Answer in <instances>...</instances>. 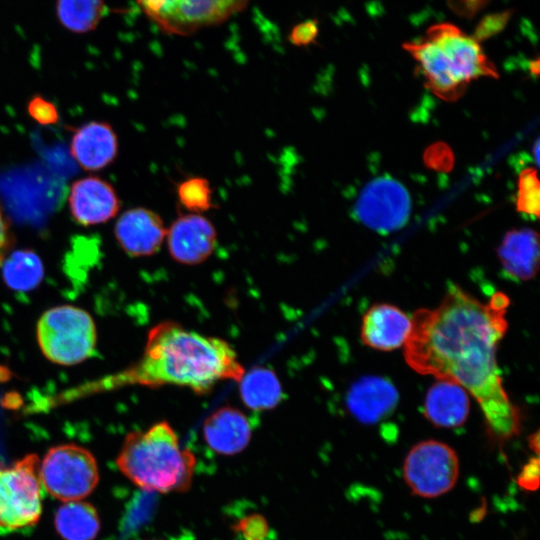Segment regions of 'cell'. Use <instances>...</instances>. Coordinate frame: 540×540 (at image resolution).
<instances>
[{
  "label": "cell",
  "instance_id": "cell-1",
  "mask_svg": "<svg viewBox=\"0 0 540 540\" xmlns=\"http://www.w3.org/2000/svg\"><path fill=\"white\" fill-rule=\"evenodd\" d=\"M508 306L502 292L482 303L452 284L436 308L414 313L404 345L405 360L414 371L455 382L477 401L490 440L500 446L521 430L520 411L505 390L497 363Z\"/></svg>",
  "mask_w": 540,
  "mask_h": 540
},
{
  "label": "cell",
  "instance_id": "cell-2",
  "mask_svg": "<svg viewBox=\"0 0 540 540\" xmlns=\"http://www.w3.org/2000/svg\"><path fill=\"white\" fill-rule=\"evenodd\" d=\"M244 372L235 350L225 340L164 321L149 331L141 359L110 377L107 387L174 385L202 395L220 381H239Z\"/></svg>",
  "mask_w": 540,
  "mask_h": 540
},
{
  "label": "cell",
  "instance_id": "cell-3",
  "mask_svg": "<svg viewBox=\"0 0 540 540\" xmlns=\"http://www.w3.org/2000/svg\"><path fill=\"white\" fill-rule=\"evenodd\" d=\"M403 48L416 61L426 87L445 101L459 99L478 78L498 77L479 41L451 23L430 26L423 38Z\"/></svg>",
  "mask_w": 540,
  "mask_h": 540
},
{
  "label": "cell",
  "instance_id": "cell-4",
  "mask_svg": "<svg viewBox=\"0 0 540 540\" xmlns=\"http://www.w3.org/2000/svg\"><path fill=\"white\" fill-rule=\"evenodd\" d=\"M120 472L147 492L187 491L196 467L195 455L180 445L178 435L166 421L144 431H132L116 457Z\"/></svg>",
  "mask_w": 540,
  "mask_h": 540
},
{
  "label": "cell",
  "instance_id": "cell-5",
  "mask_svg": "<svg viewBox=\"0 0 540 540\" xmlns=\"http://www.w3.org/2000/svg\"><path fill=\"white\" fill-rule=\"evenodd\" d=\"M36 335L43 355L64 366L79 364L92 356L97 341L91 315L71 305L46 310L38 320Z\"/></svg>",
  "mask_w": 540,
  "mask_h": 540
},
{
  "label": "cell",
  "instance_id": "cell-6",
  "mask_svg": "<svg viewBox=\"0 0 540 540\" xmlns=\"http://www.w3.org/2000/svg\"><path fill=\"white\" fill-rule=\"evenodd\" d=\"M40 460L35 454L4 465L0 463V531L37 524L42 513Z\"/></svg>",
  "mask_w": 540,
  "mask_h": 540
},
{
  "label": "cell",
  "instance_id": "cell-7",
  "mask_svg": "<svg viewBox=\"0 0 540 540\" xmlns=\"http://www.w3.org/2000/svg\"><path fill=\"white\" fill-rule=\"evenodd\" d=\"M39 472L42 488L62 502L83 500L99 482L96 458L77 444L51 447L40 461Z\"/></svg>",
  "mask_w": 540,
  "mask_h": 540
},
{
  "label": "cell",
  "instance_id": "cell-8",
  "mask_svg": "<svg viewBox=\"0 0 540 540\" xmlns=\"http://www.w3.org/2000/svg\"><path fill=\"white\" fill-rule=\"evenodd\" d=\"M142 12L166 34L188 36L219 25L241 12L249 0H136Z\"/></svg>",
  "mask_w": 540,
  "mask_h": 540
},
{
  "label": "cell",
  "instance_id": "cell-9",
  "mask_svg": "<svg viewBox=\"0 0 540 540\" xmlns=\"http://www.w3.org/2000/svg\"><path fill=\"white\" fill-rule=\"evenodd\" d=\"M459 469V458L452 447L438 440H425L406 455L403 478L413 495L431 499L454 488Z\"/></svg>",
  "mask_w": 540,
  "mask_h": 540
},
{
  "label": "cell",
  "instance_id": "cell-10",
  "mask_svg": "<svg viewBox=\"0 0 540 540\" xmlns=\"http://www.w3.org/2000/svg\"><path fill=\"white\" fill-rule=\"evenodd\" d=\"M411 199L406 188L390 176L370 181L354 207L355 218L379 233L402 228L409 219Z\"/></svg>",
  "mask_w": 540,
  "mask_h": 540
},
{
  "label": "cell",
  "instance_id": "cell-11",
  "mask_svg": "<svg viewBox=\"0 0 540 540\" xmlns=\"http://www.w3.org/2000/svg\"><path fill=\"white\" fill-rule=\"evenodd\" d=\"M166 243L171 258L184 265L207 260L217 246V231L204 214L186 213L167 227Z\"/></svg>",
  "mask_w": 540,
  "mask_h": 540
},
{
  "label": "cell",
  "instance_id": "cell-12",
  "mask_svg": "<svg viewBox=\"0 0 540 540\" xmlns=\"http://www.w3.org/2000/svg\"><path fill=\"white\" fill-rule=\"evenodd\" d=\"M68 205L76 223L92 226L113 219L120 210L121 201L109 182L91 175L72 183Z\"/></svg>",
  "mask_w": 540,
  "mask_h": 540
},
{
  "label": "cell",
  "instance_id": "cell-13",
  "mask_svg": "<svg viewBox=\"0 0 540 540\" xmlns=\"http://www.w3.org/2000/svg\"><path fill=\"white\" fill-rule=\"evenodd\" d=\"M167 227L162 217L146 207L124 211L114 226V235L122 250L132 257L155 254L166 238Z\"/></svg>",
  "mask_w": 540,
  "mask_h": 540
},
{
  "label": "cell",
  "instance_id": "cell-14",
  "mask_svg": "<svg viewBox=\"0 0 540 540\" xmlns=\"http://www.w3.org/2000/svg\"><path fill=\"white\" fill-rule=\"evenodd\" d=\"M119 150L118 136L113 127L103 121H90L78 127L72 135L70 152L86 171H98L111 164Z\"/></svg>",
  "mask_w": 540,
  "mask_h": 540
},
{
  "label": "cell",
  "instance_id": "cell-15",
  "mask_svg": "<svg viewBox=\"0 0 540 540\" xmlns=\"http://www.w3.org/2000/svg\"><path fill=\"white\" fill-rule=\"evenodd\" d=\"M412 330V320L396 306L376 304L364 315L362 342L373 349L391 351L405 345Z\"/></svg>",
  "mask_w": 540,
  "mask_h": 540
},
{
  "label": "cell",
  "instance_id": "cell-16",
  "mask_svg": "<svg viewBox=\"0 0 540 540\" xmlns=\"http://www.w3.org/2000/svg\"><path fill=\"white\" fill-rule=\"evenodd\" d=\"M398 400L396 387L379 376L362 377L352 384L347 394L350 413L364 424H374L388 416Z\"/></svg>",
  "mask_w": 540,
  "mask_h": 540
},
{
  "label": "cell",
  "instance_id": "cell-17",
  "mask_svg": "<svg viewBox=\"0 0 540 540\" xmlns=\"http://www.w3.org/2000/svg\"><path fill=\"white\" fill-rule=\"evenodd\" d=\"M203 437L214 452L226 456L236 455L249 445L252 424L241 410L223 406L206 418Z\"/></svg>",
  "mask_w": 540,
  "mask_h": 540
},
{
  "label": "cell",
  "instance_id": "cell-18",
  "mask_svg": "<svg viewBox=\"0 0 540 540\" xmlns=\"http://www.w3.org/2000/svg\"><path fill=\"white\" fill-rule=\"evenodd\" d=\"M469 410V394L455 382L438 379L427 391L424 414L438 428H456L463 425Z\"/></svg>",
  "mask_w": 540,
  "mask_h": 540
},
{
  "label": "cell",
  "instance_id": "cell-19",
  "mask_svg": "<svg viewBox=\"0 0 540 540\" xmlns=\"http://www.w3.org/2000/svg\"><path fill=\"white\" fill-rule=\"evenodd\" d=\"M501 266L516 281L532 279L539 265L538 234L529 228L509 231L498 249Z\"/></svg>",
  "mask_w": 540,
  "mask_h": 540
},
{
  "label": "cell",
  "instance_id": "cell-20",
  "mask_svg": "<svg viewBox=\"0 0 540 540\" xmlns=\"http://www.w3.org/2000/svg\"><path fill=\"white\" fill-rule=\"evenodd\" d=\"M54 526L63 540H94L101 523L96 508L89 502H63L55 513Z\"/></svg>",
  "mask_w": 540,
  "mask_h": 540
},
{
  "label": "cell",
  "instance_id": "cell-21",
  "mask_svg": "<svg viewBox=\"0 0 540 540\" xmlns=\"http://www.w3.org/2000/svg\"><path fill=\"white\" fill-rule=\"evenodd\" d=\"M238 382L240 398L251 410H270L283 400L282 385L275 372L269 368L254 367L244 372Z\"/></svg>",
  "mask_w": 540,
  "mask_h": 540
},
{
  "label": "cell",
  "instance_id": "cell-22",
  "mask_svg": "<svg viewBox=\"0 0 540 540\" xmlns=\"http://www.w3.org/2000/svg\"><path fill=\"white\" fill-rule=\"evenodd\" d=\"M0 266L5 284L17 292L35 289L44 277L42 260L30 249L11 251Z\"/></svg>",
  "mask_w": 540,
  "mask_h": 540
},
{
  "label": "cell",
  "instance_id": "cell-23",
  "mask_svg": "<svg viewBox=\"0 0 540 540\" xmlns=\"http://www.w3.org/2000/svg\"><path fill=\"white\" fill-rule=\"evenodd\" d=\"M104 0H57L56 14L61 25L74 33L94 30L105 16Z\"/></svg>",
  "mask_w": 540,
  "mask_h": 540
},
{
  "label": "cell",
  "instance_id": "cell-24",
  "mask_svg": "<svg viewBox=\"0 0 540 540\" xmlns=\"http://www.w3.org/2000/svg\"><path fill=\"white\" fill-rule=\"evenodd\" d=\"M176 194L181 206L189 213L203 214L214 207L212 186L205 177L184 179L177 185Z\"/></svg>",
  "mask_w": 540,
  "mask_h": 540
},
{
  "label": "cell",
  "instance_id": "cell-25",
  "mask_svg": "<svg viewBox=\"0 0 540 540\" xmlns=\"http://www.w3.org/2000/svg\"><path fill=\"white\" fill-rule=\"evenodd\" d=\"M539 203L540 187L537 172L533 168H526L519 176L517 210L527 216L538 218Z\"/></svg>",
  "mask_w": 540,
  "mask_h": 540
},
{
  "label": "cell",
  "instance_id": "cell-26",
  "mask_svg": "<svg viewBox=\"0 0 540 540\" xmlns=\"http://www.w3.org/2000/svg\"><path fill=\"white\" fill-rule=\"evenodd\" d=\"M244 540H269V525L260 514H249L242 517L233 527Z\"/></svg>",
  "mask_w": 540,
  "mask_h": 540
},
{
  "label": "cell",
  "instance_id": "cell-27",
  "mask_svg": "<svg viewBox=\"0 0 540 540\" xmlns=\"http://www.w3.org/2000/svg\"><path fill=\"white\" fill-rule=\"evenodd\" d=\"M28 115L40 125H54L59 121L56 106L40 95H34L27 103Z\"/></svg>",
  "mask_w": 540,
  "mask_h": 540
},
{
  "label": "cell",
  "instance_id": "cell-28",
  "mask_svg": "<svg viewBox=\"0 0 540 540\" xmlns=\"http://www.w3.org/2000/svg\"><path fill=\"white\" fill-rule=\"evenodd\" d=\"M517 484L525 491H536L539 487V458H531L521 469Z\"/></svg>",
  "mask_w": 540,
  "mask_h": 540
},
{
  "label": "cell",
  "instance_id": "cell-29",
  "mask_svg": "<svg viewBox=\"0 0 540 540\" xmlns=\"http://www.w3.org/2000/svg\"><path fill=\"white\" fill-rule=\"evenodd\" d=\"M318 34L317 22L307 20L295 26L290 34V41L297 46H305L313 42Z\"/></svg>",
  "mask_w": 540,
  "mask_h": 540
},
{
  "label": "cell",
  "instance_id": "cell-30",
  "mask_svg": "<svg viewBox=\"0 0 540 540\" xmlns=\"http://www.w3.org/2000/svg\"><path fill=\"white\" fill-rule=\"evenodd\" d=\"M509 14L507 12L488 16L481 22L473 36L477 41L486 39L500 31L507 22Z\"/></svg>",
  "mask_w": 540,
  "mask_h": 540
},
{
  "label": "cell",
  "instance_id": "cell-31",
  "mask_svg": "<svg viewBox=\"0 0 540 540\" xmlns=\"http://www.w3.org/2000/svg\"><path fill=\"white\" fill-rule=\"evenodd\" d=\"M14 243V236L8 219L0 206V265L6 256L11 252Z\"/></svg>",
  "mask_w": 540,
  "mask_h": 540
},
{
  "label": "cell",
  "instance_id": "cell-32",
  "mask_svg": "<svg viewBox=\"0 0 540 540\" xmlns=\"http://www.w3.org/2000/svg\"><path fill=\"white\" fill-rule=\"evenodd\" d=\"M489 0H448V5L457 14L473 16L482 9Z\"/></svg>",
  "mask_w": 540,
  "mask_h": 540
},
{
  "label": "cell",
  "instance_id": "cell-33",
  "mask_svg": "<svg viewBox=\"0 0 540 540\" xmlns=\"http://www.w3.org/2000/svg\"><path fill=\"white\" fill-rule=\"evenodd\" d=\"M529 444L532 450L538 455L539 452V433L538 431L535 432L534 435H531L529 438Z\"/></svg>",
  "mask_w": 540,
  "mask_h": 540
}]
</instances>
